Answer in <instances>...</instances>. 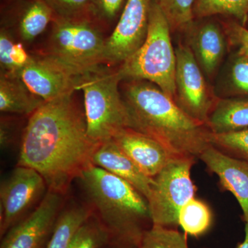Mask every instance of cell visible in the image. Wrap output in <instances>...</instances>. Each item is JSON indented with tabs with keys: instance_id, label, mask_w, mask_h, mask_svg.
<instances>
[{
	"instance_id": "7402d4cb",
	"label": "cell",
	"mask_w": 248,
	"mask_h": 248,
	"mask_svg": "<svg viewBox=\"0 0 248 248\" xmlns=\"http://www.w3.org/2000/svg\"><path fill=\"white\" fill-rule=\"evenodd\" d=\"M9 29L1 27L0 31V65L1 73L16 75L33 60L21 42H16Z\"/></svg>"
},
{
	"instance_id": "d4e9b609",
	"label": "cell",
	"mask_w": 248,
	"mask_h": 248,
	"mask_svg": "<svg viewBox=\"0 0 248 248\" xmlns=\"http://www.w3.org/2000/svg\"><path fill=\"white\" fill-rule=\"evenodd\" d=\"M210 144L225 155L248 164V128L228 133H212Z\"/></svg>"
},
{
	"instance_id": "52a82bcc",
	"label": "cell",
	"mask_w": 248,
	"mask_h": 248,
	"mask_svg": "<svg viewBox=\"0 0 248 248\" xmlns=\"http://www.w3.org/2000/svg\"><path fill=\"white\" fill-rule=\"evenodd\" d=\"M195 158L175 157L153 178L148 200L153 226L175 228L179 226L181 209L195 197L196 186L191 179Z\"/></svg>"
},
{
	"instance_id": "9c48e42d",
	"label": "cell",
	"mask_w": 248,
	"mask_h": 248,
	"mask_svg": "<svg viewBox=\"0 0 248 248\" xmlns=\"http://www.w3.org/2000/svg\"><path fill=\"white\" fill-rule=\"evenodd\" d=\"M48 187L42 175L31 168L17 166L0 187V236L27 216Z\"/></svg>"
},
{
	"instance_id": "ffe728a7",
	"label": "cell",
	"mask_w": 248,
	"mask_h": 248,
	"mask_svg": "<svg viewBox=\"0 0 248 248\" xmlns=\"http://www.w3.org/2000/svg\"><path fill=\"white\" fill-rule=\"evenodd\" d=\"M91 217V211L83 206L62 211L45 248H69L77 232Z\"/></svg>"
},
{
	"instance_id": "ac0fdd59",
	"label": "cell",
	"mask_w": 248,
	"mask_h": 248,
	"mask_svg": "<svg viewBox=\"0 0 248 248\" xmlns=\"http://www.w3.org/2000/svg\"><path fill=\"white\" fill-rule=\"evenodd\" d=\"M45 102L31 92L19 76L0 75V111L3 113L32 115Z\"/></svg>"
},
{
	"instance_id": "4316f807",
	"label": "cell",
	"mask_w": 248,
	"mask_h": 248,
	"mask_svg": "<svg viewBox=\"0 0 248 248\" xmlns=\"http://www.w3.org/2000/svg\"><path fill=\"white\" fill-rule=\"evenodd\" d=\"M138 248H189L185 235L175 228L153 226L143 234Z\"/></svg>"
},
{
	"instance_id": "484cf974",
	"label": "cell",
	"mask_w": 248,
	"mask_h": 248,
	"mask_svg": "<svg viewBox=\"0 0 248 248\" xmlns=\"http://www.w3.org/2000/svg\"><path fill=\"white\" fill-rule=\"evenodd\" d=\"M112 241L100 220L90 217L77 232L69 248H104Z\"/></svg>"
},
{
	"instance_id": "83f0119b",
	"label": "cell",
	"mask_w": 248,
	"mask_h": 248,
	"mask_svg": "<svg viewBox=\"0 0 248 248\" xmlns=\"http://www.w3.org/2000/svg\"><path fill=\"white\" fill-rule=\"evenodd\" d=\"M128 0H90L89 16L102 29L117 24Z\"/></svg>"
},
{
	"instance_id": "8992f818",
	"label": "cell",
	"mask_w": 248,
	"mask_h": 248,
	"mask_svg": "<svg viewBox=\"0 0 248 248\" xmlns=\"http://www.w3.org/2000/svg\"><path fill=\"white\" fill-rule=\"evenodd\" d=\"M46 56L76 75L104 64L106 40L102 29L89 17L54 18Z\"/></svg>"
},
{
	"instance_id": "ba28073f",
	"label": "cell",
	"mask_w": 248,
	"mask_h": 248,
	"mask_svg": "<svg viewBox=\"0 0 248 248\" xmlns=\"http://www.w3.org/2000/svg\"><path fill=\"white\" fill-rule=\"evenodd\" d=\"M175 52L177 66L174 101L192 118L207 125L209 116L218 99L209 89L205 74L189 45L179 43Z\"/></svg>"
},
{
	"instance_id": "44dd1931",
	"label": "cell",
	"mask_w": 248,
	"mask_h": 248,
	"mask_svg": "<svg viewBox=\"0 0 248 248\" xmlns=\"http://www.w3.org/2000/svg\"><path fill=\"white\" fill-rule=\"evenodd\" d=\"M196 19L223 16L246 27L248 22V0H195Z\"/></svg>"
},
{
	"instance_id": "7c38bea8",
	"label": "cell",
	"mask_w": 248,
	"mask_h": 248,
	"mask_svg": "<svg viewBox=\"0 0 248 248\" xmlns=\"http://www.w3.org/2000/svg\"><path fill=\"white\" fill-rule=\"evenodd\" d=\"M18 76L31 92L45 102L73 95L76 91L77 75L46 55L33 58Z\"/></svg>"
},
{
	"instance_id": "4fadbf2b",
	"label": "cell",
	"mask_w": 248,
	"mask_h": 248,
	"mask_svg": "<svg viewBox=\"0 0 248 248\" xmlns=\"http://www.w3.org/2000/svg\"><path fill=\"white\" fill-rule=\"evenodd\" d=\"M112 140L145 175L153 179L177 157L156 140L132 128L123 129Z\"/></svg>"
},
{
	"instance_id": "d6986e66",
	"label": "cell",
	"mask_w": 248,
	"mask_h": 248,
	"mask_svg": "<svg viewBox=\"0 0 248 248\" xmlns=\"http://www.w3.org/2000/svg\"><path fill=\"white\" fill-rule=\"evenodd\" d=\"M207 125L213 133L248 129V97L218 99Z\"/></svg>"
},
{
	"instance_id": "5b68a950",
	"label": "cell",
	"mask_w": 248,
	"mask_h": 248,
	"mask_svg": "<svg viewBox=\"0 0 248 248\" xmlns=\"http://www.w3.org/2000/svg\"><path fill=\"white\" fill-rule=\"evenodd\" d=\"M167 19L153 0L146 40L117 68L123 81L153 83L174 99L177 57Z\"/></svg>"
},
{
	"instance_id": "6da1fadb",
	"label": "cell",
	"mask_w": 248,
	"mask_h": 248,
	"mask_svg": "<svg viewBox=\"0 0 248 248\" xmlns=\"http://www.w3.org/2000/svg\"><path fill=\"white\" fill-rule=\"evenodd\" d=\"M99 144L89 138L86 118L72 95L45 102L28 121L17 166L35 170L48 190L63 195L93 165Z\"/></svg>"
},
{
	"instance_id": "603a6c76",
	"label": "cell",
	"mask_w": 248,
	"mask_h": 248,
	"mask_svg": "<svg viewBox=\"0 0 248 248\" xmlns=\"http://www.w3.org/2000/svg\"><path fill=\"white\" fill-rule=\"evenodd\" d=\"M178 221L186 234L198 237L208 231L213 216L208 205L194 197L181 209Z\"/></svg>"
},
{
	"instance_id": "9a60e30c",
	"label": "cell",
	"mask_w": 248,
	"mask_h": 248,
	"mask_svg": "<svg viewBox=\"0 0 248 248\" xmlns=\"http://www.w3.org/2000/svg\"><path fill=\"white\" fill-rule=\"evenodd\" d=\"M208 170L216 174L223 190L229 191L239 202L248 223V164L208 146L200 155Z\"/></svg>"
},
{
	"instance_id": "3957f363",
	"label": "cell",
	"mask_w": 248,
	"mask_h": 248,
	"mask_svg": "<svg viewBox=\"0 0 248 248\" xmlns=\"http://www.w3.org/2000/svg\"><path fill=\"white\" fill-rule=\"evenodd\" d=\"M79 179L112 240L138 246L153 226L146 197L126 181L94 165Z\"/></svg>"
},
{
	"instance_id": "277c9868",
	"label": "cell",
	"mask_w": 248,
	"mask_h": 248,
	"mask_svg": "<svg viewBox=\"0 0 248 248\" xmlns=\"http://www.w3.org/2000/svg\"><path fill=\"white\" fill-rule=\"evenodd\" d=\"M100 64L77 75L76 91L84 94V115L89 138L97 144L112 140L129 128L128 110L120 92L117 70Z\"/></svg>"
},
{
	"instance_id": "1f68e13d",
	"label": "cell",
	"mask_w": 248,
	"mask_h": 248,
	"mask_svg": "<svg viewBox=\"0 0 248 248\" xmlns=\"http://www.w3.org/2000/svg\"><path fill=\"white\" fill-rule=\"evenodd\" d=\"M109 248H138V246L136 244H130V243L112 240L110 241Z\"/></svg>"
},
{
	"instance_id": "2e32d148",
	"label": "cell",
	"mask_w": 248,
	"mask_h": 248,
	"mask_svg": "<svg viewBox=\"0 0 248 248\" xmlns=\"http://www.w3.org/2000/svg\"><path fill=\"white\" fill-rule=\"evenodd\" d=\"M7 4L3 27L16 29L24 42H32L53 22L51 10L40 0H12Z\"/></svg>"
},
{
	"instance_id": "5bb4252c",
	"label": "cell",
	"mask_w": 248,
	"mask_h": 248,
	"mask_svg": "<svg viewBox=\"0 0 248 248\" xmlns=\"http://www.w3.org/2000/svg\"><path fill=\"white\" fill-rule=\"evenodd\" d=\"M187 34L197 63L204 74L212 78L226 53V35L221 23L214 17L196 19Z\"/></svg>"
},
{
	"instance_id": "f546056e",
	"label": "cell",
	"mask_w": 248,
	"mask_h": 248,
	"mask_svg": "<svg viewBox=\"0 0 248 248\" xmlns=\"http://www.w3.org/2000/svg\"><path fill=\"white\" fill-rule=\"evenodd\" d=\"M230 81L235 93L248 97V57L238 51L232 62Z\"/></svg>"
},
{
	"instance_id": "cb8c5ba5",
	"label": "cell",
	"mask_w": 248,
	"mask_h": 248,
	"mask_svg": "<svg viewBox=\"0 0 248 248\" xmlns=\"http://www.w3.org/2000/svg\"><path fill=\"white\" fill-rule=\"evenodd\" d=\"M162 11L171 32H187L193 27L195 0H154Z\"/></svg>"
},
{
	"instance_id": "8fae6325",
	"label": "cell",
	"mask_w": 248,
	"mask_h": 248,
	"mask_svg": "<svg viewBox=\"0 0 248 248\" xmlns=\"http://www.w3.org/2000/svg\"><path fill=\"white\" fill-rule=\"evenodd\" d=\"M62 195L48 190L35 210L1 237L0 248H45L61 213Z\"/></svg>"
},
{
	"instance_id": "836d02e7",
	"label": "cell",
	"mask_w": 248,
	"mask_h": 248,
	"mask_svg": "<svg viewBox=\"0 0 248 248\" xmlns=\"http://www.w3.org/2000/svg\"><path fill=\"white\" fill-rule=\"evenodd\" d=\"M6 1H12V0H6Z\"/></svg>"
},
{
	"instance_id": "f1b7e54d",
	"label": "cell",
	"mask_w": 248,
	"mask_h": 248,
	"mask_svg": "<svg viewBox=\"0 0 248 248\" xmlns=\"http://www.w3.org/2000/svg\"><path fill=\"white\" fill-rule=\"evenodd\" d=\"M51 10L54 18L74 19L89 16L90 0H40Z\"/></svg>"
},
{
	"instance_id": "4dcf8cb0",
	"label": "cell",
	"mask_w": 248,
	"mask_h": 248,
	"mask_svg": "<svg viewBox=\"0 0 248 248\" xmlns=\"http://www.w3.org/2000/svg\"><path fill=\"white\" fill-rule=\"evenodd\" d=\"M221 23L226 37L232 45L237 48L238 52L248 57V28L231 18Z\"/></svg>"
},
{
	"instance_id": "d6a6232c",
	"label": "cell",
	"mask_w": 248,
	"mask_h": 248,
	"mask_svg": "<svg viewBox=\"0 0 248 248\" xmlns=\"http://www.w3.org/2000/svg\"><path fill=\"white\" fill-rule=\"evenodd\" d=\"M236 248H248V223H246V227H245L244 241L238 245Z\"/></svg>"
},
{
	"instance_id": "30bf717a",
	"label": "cell",
	"mask_w": 248,
	"mask_h": 248,
	"mask_svg": "<svg viewBox=\"0 0 248 248\" xmlns=\"http://www.w3.org/2000/svg\"><path fill=\"white\" fill-rule=\"evenodd\" d=\"M153 0H128L113 31L106 40L104 64H122L146 40Z\"/></svg>"
},
{
	"instance_id": "7a4b0ae2",
	"label": "cell",
	"mask_w": 248,
	"mask_h": 248,
	"mask_svg": "<svg viewBox=\"0 0 248 248\" xmlns=\"http://www.w3.org/2000/svg\"><path fill=\"white\" fill-rule=\"evenodd\" d=\"M124 103L129 128L161 143L177 157L200 158L210 145L211 130L192 118L157 86L146 81H125Z\"/></svg>"
},
{
	"instance_id": "e0dca14e",
	"label": "cell",
	"mask_w": 248,
	"mask_h": 248,
	"mask_svg": "<svg viewBox=\"0 0 248 248\" xmlns=\"http://www.w3.org/2000/svg\"><path fill=\"white\" fill-rule=\"evenodd\" d=\"M92 162L93 165L126 181L147 200L149 199L154 179L145 175L113 140L98 146L93 155Z\"/></svg>"
}]
</instances>
